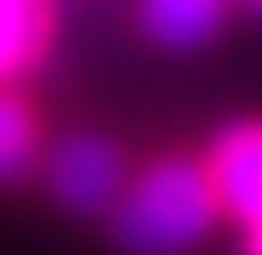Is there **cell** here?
Instances as JSON below:
<instances>
[{
  "mask_svg": "<svg viewBox=\"0 0 262 255\" xmlns=\"http://www.w3.org/2000/svg\"><path fill=\"white\" fill-rule=\"evenodd\" d=\"M220 200L207 183L201 158H152L134 170L116 207H110V237L122 255H189L213 231Z\"/></svg>",
  "mask_w": 262,
  "mask_h": 255,
  "instance_id": "1",
  "label": "cell"
},
{
  "mask_svg": "<svg viewBox=\"0 0 262 255\" xmlns=\"http://www.w3.org/2000/svg\"><path fill=\"white\" fill-rule=\"evenodd\" d=\"M244 255H262V225H250V237H244Z\"/></svg>",
  "mask_w": 262,
  "mask_h": 255,
  "instance_id": "7",
  "label": "cell"
},
{
  "mask_svg": "<svg viewBox=\"0 0 262 255\" xmlns=\"http://www.w3.org/2000/svg\"><path fill=\"white\" fill-rule=\"evenodd\" d=\"M220 213L244 219V231L262 225V122H238L213 140V152L201 158Z\"/></svg>",
  "mask_w": 262,
  "mask_h": 255,
  "instance_id": "3",
  "label": "cell"
},
{
  "mask_svg": "<svg viewBox=\"0 0 262 255\" xmlns=\"http://www.w3.org/2000/svg\"><path fill=\"white\" fill-rule=\"evenodd\" d=\"M49 24H55L49 0H0V79L37 67V55L49 49Z\"/></svg>",
  "mask_w": 262,
  "mask_h": 255,
  "instance_id": "5",
  "label": "cell"
},
{
  "mask_svg": "<svg viewBox=\"0 0 262 255\" xmlns=\"http://www.w3.org/2000/svg\"><path fill=\"white\" fill-rule=\"evenodd\" d=\"M37 170V122L18 97H0V189L25 183Z\"/></svg>",
  "mask_w": 262,
  "mask_h": 255,
  "instance_id": "6",
  "label": "cell"
},
{
  "mask_svg": "<svg viewBox=\"0 0 262 255\" xmlns=\"http://www.w3.org/2000/svg\"><path fill=\"white\" fill-rule=\"evenodd\" d=\"M43 183H49L61 213H110L122 183H128V158L104 134H67L43 158Z\"/></svg>",
  "mask_w": 262,
  "mask_h": 255,
  "instance_id": "2",
  "label": "cell"
},
{
  "mask_svg": "<svg viewBox=\"0 0 262 255\" xmlns=\"http://www.w3.org/2000/svg\"><path fill=\"white\" fill-rule=\"evenodd\" d=\"M220 24H226V0H140V31L171 55L213 43Z\"/></svg>",
  "mask_w": 262,
  "mask_h": 255,
  "instance_id": "4",
  "label": "cell"
}]
</instances>
